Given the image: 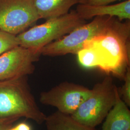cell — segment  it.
Wrapping results in <instances>:
<instances>
[{
  "mask_svg": "<svg viewBox=\"0 0 130 130\" xmlns=\"http://www.w3.org/2000/svg\"><path fill=\"white\" fill-rule=\"evenodd\" d=\"M124 83L119 93L122 100L129 107H130V67L126 70L125 74L123 78Z\"/></svg>",
  "mask_w": 130,
  "mask_h": 130,
  "instance_id": "9a60e30c",
  "label": "cell"
},
{
  "mask_svg": "<svg viewBox=\"0 0 130 130\" xmlns=\"http://www.w3.org/2000/svg\"><path fill=\"white\" fill-rule=\"evenodd\" d=\"M121 0H87V4L93 5H109L112 3ZM126 1V0H124Z\"/></svg>",
  "mask_w": 130,
  "mask_h": 130,
  "instance_id": "e0dca14e",
  "label": "cell"
},
{
  "mask_svg": "<svg viewBox=\"0 0 130 130\" xmlns=\"http://www.w3.org/2000/svg\"><path fill=\"white\" fill-rule=\"evenodd\" d=\"M8 130H16L15 129V128H14V126H12L11 127V128H10Z\"/></svg>",
  "mask_w": 130,
  "mask_h": 130,
  "instance_id": "ffe728a7",
  "label": "cell"
},
{
  "mask_svg": "<svg viewBox=\"0 0 130 130\" xmlns=\"http://www.w3.org/2000/svg\"><path fill=\"white\" fill-rule=\"evenodd\" d=\"M118 91L115 105L108 112L102 130H130V111Z\"/></svg>",
  "mask_w": 130,
  "mask_h": 130,
  "instance_id": "30bf717a",
  "label": "cell"
},
{
  "mask_svg": "<svg viewBox=\"0 0 130 130\" xmlns=\"http://www.w3.org/2000/svg\"><path fill=\"white\" fill-rule=\"evenodd\" d=\"M115 17L98 16L91 22L79 26L64 37L52 42L42 48V55L49 56L76 54L84 44L93 38L102 33L110 27Z\"/></svg>",
  "mask_w": 130,
  "mask_h": 130,
  "instance_id": "5b68a950",
  "label": "cell"
},
{
  "mask_svg": "<svg viewBox=\"0 0 130 130\" xmlns=\"http://www.w3.org/2000/svg\"><path fill=\"white\" fill-rule=\"evenodd\" d=\"M25 118L38 124L46 116L40 109L31 92L28 76L0 82V119Z\"/></svg>",
  "mask_w": 130,
  "mask_h": 130,
  "instance_id": "7a4b0ae2",
  "label": "cell"
},
{
  "mask_svg": "<svg viewBox=\"0 0 130 130\" xmlns=\"http://www.w3.org/2000/svg\"><path fill=\"white\" fill-rule=\"evenodd\" d=\"M86 23L76 10L58 17L47 19L17 35L19 45L41 54L42 48Z\"/></svg>",
  "mask_w": 130,
  "mask_h": 130,
  "instance_id": "3957f363",
  "label": "cell"
},
{
  "mask_svg": "<svg viewBox=\"0 0 130 130\" xmlns=\"http://www.w3.org/2000/svg\"><path fill=\"white\" fill-rule=\"evenodd\" d=\"M14 127L16 130H32L31 126L25 122H20Z\"/></svg>",
  "mask_w": 130,
  "mask_h": 130,
  "instance_id": "ac0fdd59",
  "label": "cell"
},
{
  "mask_svg": "<svg viewBox=\"0 0 130 130\" xmlns=\"http://www.w3.org/2000/svg\"><path fill=\"white\" fill-rule=\"evenodd\" d=\"M18 45L17 35L0 29V56Z\"/></svg>",
  "mask_w": 130,
  "mask_h": 130,
  "instance_id": "5bb4252c",
  "label": "cell"
},
{
  "mask_svg": "<svg viewBox=\"0 0 130 130\" xmlns=\"http://www.w3.org/2000/svg\"><path fill=\"white\" fill-rule=\"evenodd\" d=\"M40 19H52L64 15L78 0H32Z\"/></svg>",
  "mask_w": 130,
  "mask_h": 130,
  "instance_id": "8fae6325",
  "label": "cell"
},
{
  "mask_svg": "<svg viewBox=\"0 0 130 130\" xmlns=\"http://www.w3.org/2000/svg\"><path fill=\"white\" fill-rule=\"evenodd\" d=\"M119 89L110 75L95 84L91 93L72 117L86 125L95 127L102 122L115 105Z\"/></svg>",
  "mask_w": 130,
  "mask_h": 130,
  "instance_id": "277c9868",
  "label": "cell"
},
{
  "mask_svg": "<svg viewBox=\"0 0 130 130\" xmlns=\"http://www.w3.org/2000/svg\"><path fill=\"white\" fill-rule=\"evenodd\" d=\"M40 17L32 0H0V29L17 35Z\"/></svg>",
  "mask_w": 130,
  "mask_h": 130,
  "instance_id": "8992f818",
  "label": "cell"
},
{
  "mask_svg": "<svg viewBox=\"0 0 130 130\" xmlns=\"http://www.w3.org/2000/svg\"><path fill=\"white\" fill-rule=\"evenodd\" d=\"M91 89L83 85L64 82L40 94L42 104L55 107L57 111L71 116L88 97Z\"/></svg>",
  "mask_w": 130,
  "mask_h": 130,
  "instance_id": "52a82bcc",
  "label": "cell"
},
{
  "mask_svg": "<svg viewBox=\"0 0 130 130\" xmlns=\"http://www.w3.org/2000/svg\"><path fill=\"white\" fill-rule=\"evenodd\" d=\"M79 65L85 69L98 68L99 59L95 51L90 47H83L76 54Z\"/></svg>",
  "mask_w": 130,
  "mask_h": 130,
  "instance_id": "4fadbf2b",
  "label": "cell"
},
{
  "mask_svg": "<svg viewBox=\"0 0 130 130\" xmlns=\"http://www.w3.org/2000/svg\"><path fill=\"white\" fill-rule=\"evenodd\" d=\"M41 55L20 45L6 52L0 56V82L32 74Z\"/></svg>",
  "mask_w": 130,
  "mask_h": 130,
  "instance_id": "ba28073f",
  "label": "cell"
},
{
  "mask_svg": "<svg viewBox=\"0 0 130 130\" xmlns=\"http://www.w3.org/2000/svg\"><path fill=\"white\" fill-rule=\"evenodd\" d=\"M19 119L18 118H11L5 119H0V130H8L12 127L15 122Z\"/></svg>",
  "mask_w": 130,
  "mask_h": 130,
  "instance_id": "2e32d148",
  "label": "cell"
},
{
  "mask_svg": "<svg viewBox=\"0 0 130 130\" xmlns=\"http://www.w3.org/2000/svg\"><path fill=\"white\" fill-rule=\"evenodd\" d=\"M44 122L46 130H96L58 111L46 116Z\"/></svg>",
  "mask_w": 130,
  "mask_h": 130,
  "instance_id": "7c38bea8",
  "label": "cell"
},
{
  "mask_svg": "<svg viewBox=\"0 0 130 130\" xmlns=\"http://www.w3.org/2000/svg\"><path fill=\"white\" fill-rule=\"evenodd\" d=\"M130 20L116 18L103 32L86 42L83 47L93 49L99 59L98 69L107 75L123 79L130 67Z\"/></svg>",
  "mask_w": 130,
  "mask_h": 130,
  "instance_id": "6da1fadb",
  "label": "cell"
},
{
  "mask_svg": "<svg viewBox=\"0 0 130 130\" xmlns=\"http://www.w3.org/2000/svg\"><path fill=\"white\" fill-rule=\"evenodd\" d=\"M79 4H87V0H78Z\"/></svg>",
  "mask_w": 130,
  "mask_h": 130,
  "instance_id": "d6986e66",
  "label": "cell"
},
{
  "mask_svg": "<svg viewBox=\"0 0 130 130\" xmlns=\"http://www.w3.org/2000/svg\"><path fill=\"white\" fill-rule=\"evenodd\" d=\"M76 11L85 20L98 16L115 17L121 21L130 20V0L111 5H93L79 4Z\"/></svg>",
  "mask_w": 130,
  "mask_h": 130,
  "instance_id": "9c48e42d",
  "label": "cell"
}]
</instances>
